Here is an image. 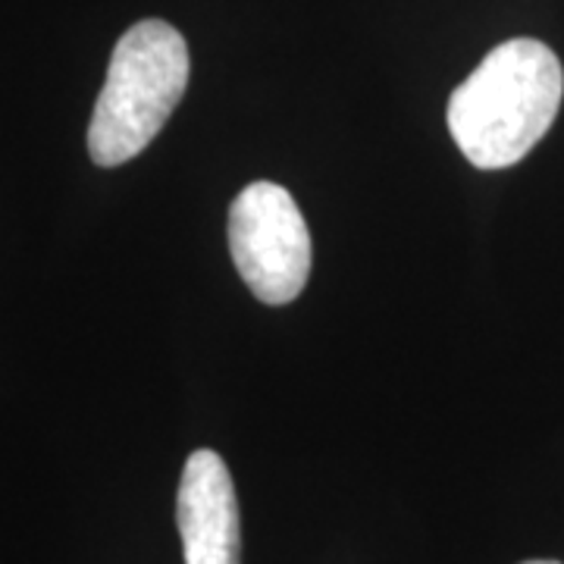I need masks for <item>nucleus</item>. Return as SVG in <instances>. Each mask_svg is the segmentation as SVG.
I'll list each match as a JSON object with an SVG mask.
<instances>
[{"label": "nucleus", "instance_id": "obj_1", "mask_svg": "<svg viewBox=\"0 0 564 564\" xmlns=\"http://www.w3.org/2000/svg\"><path fill=\"white\" fill-rule=\"evenodd\" d=\"M564 69L536 39L492 47L448 98V132L477 170L524 161L558 117Z\"/></svg>", "mask_w": 564, "mask_h": 564}, {"label": "nucleus", "instance_id": "obj_2", "mask_svg": "<svg viewBox=\"0 0 564 564\" xmlns=\"http://www.w3.org/2000/svg\"><path fill=\"white\" fill-rule=\"evenodd\" d=\"M188 44L163 20L135 22L113 47L88 126V154L120 166L158 139L188 85Z\"/></svg>", "mask_w": 564, "mask_h": 564}, {"label": "nucleus", "instance_id": "obj_3", "mask_svg": "<svg viewBox=\"0 0 564 564\" xmlns=\"http://www.w3.org/2000/svg\"><path fill=\"white\" fill-rule=\"evenodd\" d=\"M229 251L263 304H289L311 276V232L295 198L276 182H251L229 207Z\"/></svg>", "mask_w": 564, "mask_h": 564}, {"label": "nucleus", "instance_id": "obj_4", "mask_svg": "<svg viewBox=\"0 0 564 564\" xmlns=\"http://www.w3.org/2000/svg\"><path fill=\"white\" fill-rule=\"evenodd\" d=\"M185 564H242V521L229 467L217 452L188 455L176 496Z\"/></svg>", "mask_w": 564, "mask_h": 564}, {"label": "nucleus", "instance_id": "obj_5", "mask_svg": "<svg viewBox=\"0 0 564 564\" xmlns=\"http://www.w3.org/2000/svg\"><path fill=\"white\" fill-rule=\"evenodd\" d=\"M521 564H562V562H543V558H536V562H521Z\"/></svg>", "mask_w": 564, "mask_h": 564}]
</instances>
